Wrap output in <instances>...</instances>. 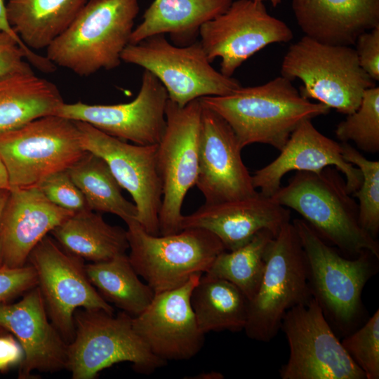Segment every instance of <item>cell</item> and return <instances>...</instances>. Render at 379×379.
<instances>
[{"label": "cell", "instance_id": "cell-1", "mask_svg": "<svg viewBox=\"0 0 379 379\" xmlns=\"http://www.w3.org/2000/svg\"><path fill=\"white\" fill-rule=\"evenodd\" d=\"M199 100L227 121L242 148L262 143L280 151L302 121L330 111L326 105L303 98L282 76L262 85L241 86L229 94Z\"/></svg>", "mask_w": 379, "mask_h": 379}, {"label": "cell", "instance_id": "cell-2", "mask_svg": "<svg viewBox=\"0 0 379 379\" xmlns=\"http://www.w3.org/2000/svg\"><path fill=\"white\" fill-rule=\"evenodd\" d=\"M339 172L333 166L298 171L271 198L300 214L324 240L342 251L357 255L368 251L378 258V243L361 227L358 204Z\"/></svg>", "mask_w": 379, "mask_h": 379}, {"label": "cell", "instance_id": "cell-3", "mask_svg": "<svg viewBox=\"0 0 379 379\" xmlns=\"http://www.w3.org/2000/svg\"><path fill=\"white\" fill-rule=\"evenodd\" d=\"M139 11L138 0H88L46 48V57L80 77L115 69L130 42Z\"/></svg>", "mask_w": 379, "mask_h": 379}, {"label": "cell", "instance_id": "cell-4", "mask_svg": "<svg viewBox=\"0 0 379 379\" xmlns=\"http://www.w3.org/2000/svg\"><path fill=\"white\" fill-rule=\"evenodd\" d=\"M280 72L291 81H302L299 92L303 98L347 115L358 109L364 92L375 86L360 67L354 48L324 44L305 35L289 46Z\"/></svg>", "mask_w": 379, "mask_h": 379}, {"label": "cell", "instance_id": "cell-5", "mask_svg": "<svg viewBox=\"0 0 379 379\" xmlns=\"http://www.w3.org/2000/svg\"><path fill=\"white\" fill-rule=\"evenodd\" d=\"M312 296L305 254L294 225L288 222L267 246L261 281L248 301L246 335L271 340L286 312Z\"/></svg>", "mask_w": 379, "mask_h": 379}, {"label": "cell", "instance_id": "cell-6", "mask_svg": "<svg viewBox=\"0 0 379 379\" xmlns=\"http://www.w3.org/2000/svg\"><path fill=\"white\" fill-rule=\"evenodd\" d=\"M126 224L129 261L154 294L180 287L193 275L207 272L225 250L215 235L201 228L154 235L136 220Z\"/></svg>", "mask_w": 379, "mask_h": 379}, {"label": "cell", "instance_id": "cell-7", "mask_svg": "<svg viewBox=\"0 0 379 379\" xmlns=\"http://www.w3.org/2000/svg\"><path fill=\"white\" fill-rule=\"evenodd\" d=\"M133 317L103 310L77 309L74 335L67 345L66 369L73 379H94L103 369L127 361L150 374L167 362L154 356L133 328Z\"/></svg>", "mask_w": 379, "mask_h": 379}, {"label": "cell", "instance_id": "cell-8", "mask_svg": "<svg viewBox=\"0 0 379 379\" xmlns=\"http://www.w3.org/2000/svg\"><path fill=\"white\" fill-rule=\"evenodd\" d=\"M86 152L76 121L57 115L0 133V158L10 190L36 187L48 175L68 170Z\"/></svg>", "mask_w": 379, "mask_h": 379}, {"label": "cell", "instance_id": "cell-9", "mask_svg": "<svg viewBox=\"0 0 379 379\" xmlns=\"http://www.w3.org/2000/svg\"><path fill=\"white\" fill-rule=\"evenodd\" d=\"M121 61L142 67L166 88L168 100L180 107L206 96L224 95L241 86L232 77L215 69L199 41L185 46L171 44L164 34L128 44Z\"/></svg>", "mask_w": 379, "mask_h": 379}, {"label": "cell", "instance_id": "cell-10", "mask_svg": "<svg viewBox=\"0 0 379 379\" xmlns=\"http://www.w3.org/2000/svg\"><path fill=\"white\" fill-rule=\"evenodd\" d=\"M202 105L199 99L184 107L168 100L166 128L157 144L156 161L162 185L159 234L182 230V207L198 175Z\"/></svg>", "mask_w": 379, "mask_h": 379}, {"label": "cell", "instance_id": "cell-11", "mask_svg": "<svg viewBox=\"0 0 379 379\" xmlns=\"http://www.w3.org/2000/svg\"><path fill=\"white\" fill-rule=\"evenodd\" d=\"M290 355L280 370L282 379H364L333 332L325 313L314 295L288 310L281 328Z\"/></svg>", "mask_w": 379, "mask_h": 379}, {"label": "cell", "instance_id": "cell-12", "mask_svg": "<svg viewBox=\"0 0 379 379\" xmlns=\"http://www.w3.org/2000/svg\"><path fill=\"white\" fill-rule=\"evenodd\" d=\"M293 224L305 254L312 295L338 324H352L361 311L363 288L373 273V255L363 251L355 259H346L304 220L295 219Z\"/></svg>", "mask_w": 379, "mask_h": 379}, {"label": "cell", "instance_id": "cell-13", "mask_svg": "<svg viewBox=\"0 0 379 379\" xmlns=\"http://www.w3.org/2000/svg\"><path fill=\"white\" fill-rule=\"evenodd\" d=\"M27 263L35 270L49 319L67 344L74 338L77 309L114 313L113 307L89 281L84 260L65 250L53 238L44 237L31 251Z\"/></svg>", "mask_w": 379, "mask_h": 379}, {"label": "cell", "instance_id": "cell-14", "mask_svg": "<svg viewBox=\"0 0 379 379\" xmlns=\"http://www.w3.org/2000/svg\"><path fill=\"white\" fill-rule=\"evenodd\" d=\"M199 36L208 60L220 58V72L232 77L255 53L269 44L290 41L293 33L267 13L262 1L237 0L225 13L202 25Z\"/></svg>", "mask_w": 379, "mask_h": 379}, {"label": "cell", "instance_id": "cell-15", "mask_svg": "<svg viewBox=\"0 0 379 379\" xmlns=\"http://www.w3.org/2000/svg\"><path fill=\"white\" fill-rule=\"evenodd\" d=\"M83 148L103 159L136 206V220L149 234L159 235L162 185L156 161L157 145H140L111 136L91 124L75 121Z\"/></svg>", "mask_w": 379, "mask_h": 379}, {"label": "cell", "instance_id": "cell-16", "mask_svg": "<svg viewBox=\"0 0 379 379\" xmlns=\"http://www.w3.org/2000/svg\"><path fill=\"white\" fill-rule=\"evenodd\" d=\"M168 100L162 84L144 69L140 89L133 100L114 105L63 102L54 115L88 123L124 141L152 145L158 144L164 133Z\"/></svg>", "mask_w": 379, "mask_h": 379}, {"label": "cell", "instance_id": "cell-17", "mask_svg": "<svg viewBox=\"0 0 379 379\" xmlns=\"http://www.w3.org/2000/svg\"><path fill=\"white\" fill-rule=\"evenodd\" d=\"M202 274L193 275L180 287L154 294L149 305L133 317L135 332L159 359L188 360L204 342L191 305V294Z\"/></svg>", "mask_w": 379, "mask_h": 379}, {"label": "cell", "instance_id": "cell-18", "mask_svg": "<svg viewBox=\"0 0 379 379\" xmlns=\"http://www.w3.org/2000/svg\"><path fill=\"white\" fill-rule=\"evenodd\" d=\"M196 185L205 203L241 199L258 193L241 158L242 147L227 121L202 104Z\"/></svg>", "mask_w": 379, "mask_h": 379}, {"label": "cell", "instance_id": "cell-19", "mask_svg": "<svg viewBox=\"0 0 379 379\" xmlns=\"http://www.w3.org/2000/svg\"><path fill=\"white\" fill-rule=\"evenodd\" d=\"M49 319L37 286L20 301L0 305V327L16 337L24 352L19 378H31L34 371L66 369L68 344Z\"/></svg>", "mask_w": 379, "mask_h": 379}, {"label": "cell", "instance_id": "cell-20", "mask_svg": "<svg viewBox=\"0 0 379 379\" xmlns=\"http://www.w3.org/2000/svg\"><path fill=\"white\" fill-rule=\"evenodd\" d=\"M328 166L336 168L345 176L347 191L352 194L362 182L360 170L347 161L341 143L325 136L311 119L302 121L291 134L279 155L252 177L253 187L271 197L281 187L283 176L291 171L318 173Z\"/></svg>", "mask_w": 379, "mask_h": 379}, {"label": "cell", "instance_id": "cell-21", "mask_svg": "<svg viewBox=\"0 0 379 379\" xmlns=\"http://www.w3.org/2000/svg\"><path fill=\"white\" fill-rule=\"evenodd\" d=\"M74 213L52 203L37 187L11 189L0 222L2 265H25L38 243Z\"/></svg>", "mask_w": 379, "mask_h": 379}, {"label": "cell", "instance_id": "cell-22", "mask_svg": "<svg viewBox=\"0 0 379 379\" xmlns=\"http://www.w3.org/2000/svg\"><path fill=\"white\" fill-rule=\"evenodd\" d=\"M290 222V211L259 192L253 196L218 204H204L183 215L182 230L195 227L215 235L226 251L237 248L262 230L274 237Z\"/></svg>", "mask_w": 379, "mask_h": 379}, {"label": "cell", "instance_id": "cell-23", "mask_svg": "<svg viewBox=\"0 0 379 379\" xmlns=\"http://www.w3.org/2000/svg\"><path fill=\"white\" fill-rule=\"evenodd\" d=\"M291 6L305 35L324 44L351 46L379 25V0H292Z\"/></svg>", "mask_w": 379, "mask_h": 379}, {"label": "cell", "instance_id": "cell-24", "mask_svg": "<svg viewBox=\"0 0 379 379\" xmlns=\"http://www.w3.org/2000/svg\"><path fill=\"white\" fill-rule=\"evenodd\" d=\"M232 0H154L142 21L133 29L129 44L168 34L173 44L185 46L197 41L205 22L225 13Z\"/></svg>", "mask_w": 379, "mask_h": 379}, {"label": "cell", "instance_id": "cell-25", "mask_svg": "<svg viewBox=\"0 0 379 379\" xmlns=\"http://www.w3.org/2000/svg\"><path fill=\"white\" fill-rule=\"evenodd\" d=\"M63 102L57 86L34 72L0 74V133L54 115Z\"/></svg>", "mask_w": 379, "mask_h": 379}, {"label": "cell", "instance_id": "cell-26", "mask_svg": "<svg viewBox=\"0 0 379 379\" xmlns=\"http://www.w3.org/2000/svg\"><path fill=\"white\" fill-rule=\"evenodd\" d=\"M88 0H8L9 25L30 50L46 48L72 23Z\"/></svg>", "mask_w": 379, "mask_h": 379}, {"label": "cell", "instance_id": "cell-27", "mask_svg": "<svg viewBox=\"0 0 379 379\" xmlns=\"http://www.w3.org/2000/svg\"><path fill=\"white\" fill-rule=\"evenodd\" d=\"M50 233L65 250L92 262L110 260L129 248L126 230L90 209L74 213Z\"/></svg>", "mask_w": 379, "mask_h": 379}, {"label": "cell", "instance_id": "cell-28", "mask_svg": "<svg viewBox=\"0 0 379 379\" xmlns=\"http://www.w3.org/2000/svg\"><path fill=\"white\" fill-rule=\"evenodd\" d=\"M191 305L202 333L244 329L248 300L231 282L202 274L191 294Z\"/></svg>", "mask_w": 379, "mask_h": 379}, {"label": "cell", "instance_id": "cell-29", "mask_svg": "<svg viewBox=\"0 0 379 379\" xmlns=\"http://www.w3.org/2000/svg\"><path fill=\"white\" fill-rule=\"evenodd\" d=\"M85 269L102 297L133 317L140 314L154 296L153 290L140 280L126 253L85 265Z\"/></svg>", "mask_w": 379, "mask_h": 379}, {"label": "cell", "instance_id": "cell-30", "mask_svg": "<svg viewBox=\"0 0 379 379\" xmlns=\"http://www.w3.org/2000/svg\"><path fill=\"white\" fill-rule=\"evenodd\" d=\"M67 171L90 210L116 215L125 222L136 220L135 205L123 196L121 186L100 157L86 152Z\"/></svg>", "mask_w": 379, "mask_h": 379}, {"label": "cell", "instance_id": "cell-31", "mask_svg": "<svg viewBox=\"0 0 379 379\" xmlns=\"http://www.w3.org/2000/svg\"><path fill=\"white\" fill-rule=\"evenodd\" d=\"M274 237L268 230L259 231L241 246L221 252L204 274L231 282L249 301L255 295L261 281L266 251Z\"/></svg>", "mask_w": 379, "mask_h": 379}, {"label": "cell", "instance_id": "cell-32", "mask_svg": "<svg viewBox=\"0 0 379 379\" xmlns=\"http://www.w3.org/2000/svg\"><path fill=\"white\" fill-rule=\"evenodd\" d=\"M335 133L343 142L352 141L366 152L379 151V87L364 92L358 109L338 124Z\"/></svg>", "mask_w": 379, "mask_h": 379}, {"label": "cell", "instance_id": "cell-33", "mask_svg": "<svg viewBox=\"0 0 379 379\" xmlns=\"http://www.w3.org/2000/svg\"><path fill=\"white\" fill-rule=\"evenodd\" d=\"M345 159L357 166L362 174V182L352 194L359 200V222L375 238L379 231V161H371L347 142H342Z\"/></svg>", "mask_w": 379, "mask_h": 379}, {"label": "cell", "instance_id": "cell-34", "mask_svg": "<svg viewBox=\"0 0 379 379\" xmlns=\"http://www.w3.org/2000/svg\"><path fill=\"white\" fill-rule=\"evenodd\" d=\"M344 349L364 373L366 379L379 378V310L358 331L341 342Z\"/></svg>", "mask_w": 379, "mask_h": 379}, {"label": "cell", "instance_id": "cell-35", "mask_svg": "<svg viewBox=\"0 0 379 379\" xmlns=\"http://www.w3.org/2000/svg\"><path fill=\"white\" fill-rule=\"evenodd\" d=\"M36 187L49 201L64 209L73 213L89 209L83 193L67 170L48 175Z\"/></svg>", "mask_w": 379, "mask_h": 379}, {"label": "cell", "instance_id": "cell-36", "mask_svg": "<svg viewBox=\"0 0 379 379\" xmlns=\"http://www.w3.org/2000/svg\"><path fill=\"white\" fill-rule=\"evenodd\" d=\"M36 286V274L30 264L16 268L0 267V305L7 303Z\"/></svg>", "mask_w": 379, "mask_h": 379}, {"label": "cell", "instance_id": "cell-37", "mask_svg": "<svg viewBox=\"0 0 379 379\" xmlns=\"http://www.w3.org/2000/svg\"><path fill=\"white\" fill-rule=\"evenodd\" d=\"M34 72L20 43L0 30V74Z\"/></svg>", "mask_w": 379, "mask_h": 379}, {"label": "cell", "instance_id": "cell-38", "mask_svg": "<svg viewBox=\"0 0 379 379\" xmlns=\"http://www.w3.org/2000/svg\"><path fill=\"white\" fill-rule=\"evenodd\" d=\"M361 69L373 81H379V25L359 34L355 41Z\"/></svg>", "mask_w": 379, "mask_h": 379}, {"label": "cell", "instance_id": "cell-39", "mask_svg": "<svg viewBox=\"0 0 379 379\" xmlns=\"http://www.w3.org/2000/svg\"><path fill=\"white\" fill-rule=\"evenodd\" d=\"M0 30L8 34L20 43L26 51L28 62L31 63V65L34 66L40 71L45 73H51L54 70V65L46 57V55H39L34 51L28 48L11 28L7 19L4 0H0Z\"/></svg>", "mask_w": 379, "mask_h": 379}, {"label": "cell", "instance_id": "cell-40", "mask_svg": "<svg viewBox=\"0 0 379 379\" xmlns=\"http://www.w3.org/2000/svg\"><path fill=\"white\" fill-rule=\"evenodd\" d=\"M24 352L19 342L11 335L0 334V371L20 364Z\"/></svg>", "mask_w": 379, "mask_h": 379}, {"label": "cell", "instance_id": "cell-41", "mask_svg": "<svg viewBox=\"0 0 379 379\" xmlns=\"http://www.w3.org/2000/svg\"><path fill=\"white\" fill-rule=\"evenodd\" d=\"M0 190H10L8 178L5 166L0 158Z\"/></svg>", "mask_w": 379, "mask_h": 379}, {"label": "cell", "instance_id": "cell-42", "mask_svg": "<svg viewBox=\"0 0 379 379\" xmlns=\"http://www.w3.org/2000/svg\"><path fill=\"white\" fill-rule=\"evenodd\" d=\"M10 190H0V222L1 214L5 206L6 202L7 201ZM2 265V260L1 255V249H0V267Z\"/></svg>", "mask_w": 379, "mask_h": 379}, {"label": "cell", "instance_id": "cell-43", "mask_svg": "<svg viewBox=\"0 0 379 379\" xmlns=\"http://www.w3.org/2000/svg\"><path fill=\"white\" fill-rule=\"evenodd\" d=\"M224 376L222 374L218 372L215 371H211L208 373H201L194 378H199V379H222Z\"/></svg>", "mask_w": 379, "mask_h": 379}, {"label": "cell", "instance_id": "cell-44", "mask_svg": "<svg viewBox=\"0 0 379 379\" xmlns=\"http://www.w3.org/2000/svg\"><path fill=\"white\" fill-rule=\"evenodd\" d=\"M254 1H266V0H254ZM270 1V3L272 4V6L273 7H277L279 4H281V0H268Z\"/></svg>", "mask_w": 379, "mask_h": 379}, {"label": "cell", "instance_id": "cell-45", "mask_svg": "<svg viewBox=\"0 0 379 379\" xmlns=\"http://www.w3.org/2000/svg\"><path fill=\"white\" fill-rule=\"evenodd\" d=\"M4 329L2 328L1 327H0V334H1L2 331H4Z\"/></svg>", "mask_w": 379, "mask_h": 379}]
</instances>
